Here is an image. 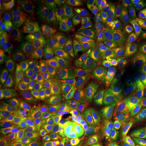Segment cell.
Masks as SVG:
<instances>
[{
	"label": "cell",
	"instance_id": "obj_16",
	"mask_svg": "<svg viewBox=\"0 0 146 146\" xmlns=\"http://www.w3.org/2000/svg\"><path fill=\"white\" fill-rule=\"evenodd\" d=\"M112 12L125 25H130L139 19L141 12L137 6L135 1L133 0H117L112 1Z\"/></svg>",
	"mask_w": 146,
	"mask_h": 146
},
{
	"label": "cell",
	"instance_id": "obj_10",
	"mask_svg": "<svg viewBox=\"0 0 146 146\" xmlns=\"http://www.w3.org/2000/svg\"><path fill=\"white\" fill-rule=\"evenodd\" d=\"M82 8L59 9L49 12V14L53 21L65 31L74 35H82L87 25V15Z\"/></svg>",
	"mask_w": 146,
	"mask_h": 146
},
{
	"label": "cell",
	"instance_id": "obj_3",
	"mask_svg": "<svg viewBox=\"0 0 146 146\" xmlns=\"http://www.w3.org/2000/svg\"><path fill=\"white\" fill-rule=\"evenodd\" d=\"M47 122L66 141H71L84 124L81 108L67 102L53 108L49 112Z\"/></svg>",
	"mask_w": 146,
	"mask_h": 146
},
{
	"label": "cell",
	"instance_id": "obj_13",
	"mask_svg": "<svg viewBox=\"0 0 146 146\" xmlns=\"http://www.w3.org/2000/svg\"><path fill=\"white\" fill-rule=\"evenodd\" d=\"M135 131L133 124L118 112L109 123V143L112 146H129L134 144Z\"/></svg>",
	"mask_w": 146,
	"mask_h": 146
},
{
	"label": "cell",
	"instance_id": "obj_21",
	"mask_svg": "<svg viewBox=\"0 0 146 146\" xmlns=\"http://www.w3.org/2000/svg\"><path fill=\"white\" fill-rule=\"evenodd\" d=\"M8 46L12 54H21L28 53L29 46L31 47L29 36L24 32L16 31L14 33L9 41Z\"/></svg>",
	"mask_w": 146,
	"mask_h": 146
},
{
	"label": "cell",
	"instance_id": "obj_9",
	"mask_svg": "<svg viewBox=\"0 0 146 146\" xmlns=\"http://www.w3.org/2000/svg\"><path fill=\"white\" fill-rule=\"evenodd\" d=\"M109 137L107 120L83 124L71 139L73 146H104Z\"/></svg>",
	"mask_w": 146,
	"mask_h": 146
},
{
	"label": "cell",
	"instance_id": "obj_8",
	"mask_svg": "<svg viewBox=\"0 0 146 146\" xmlns=\"http://www.w3.org/2000/svg\"><path fill=\"white\" fill-rule=\"evenodd\" d=\"M68 39L47 40L31 43V54L35 68L45 70L54 64L70 49Z\"/></svg>",
	"mask_w": 146,
	"mask_h": 146
},
{
	"label": "cell",
	"instance_id": "obj_7",
	"mask_svg": "<svg viewBox=\"0 0 146 146\" xmlns=\"http://www.w3.org/2000/svg\"><path fill=\"white\" fill-rule=\"evenodd\" d=\"M118 107L114 91L108 86L101 94L80 107L83 116L84 124L97 120H107L116 114Z\"/></svg>",
	"mask_w": 146,
	"mask_h": 146
},
{
	"label": "cell",
	"instance_id": "obj_28",
	"mask_svg": "<svg viewBox=\"0 0 146 146\" xmlns=\"http://www.w3.org/2000/svg\"><path fill=\"white\" fill-rule=\"evenodd\" d=\"M131 92L141 98L146 104V81L139 82L137 85L133 87Z\"/></svg>",
	"mask_w": 146,
	"mask_h": 146
},
{
	"label": "cell",
	"instance_id": "obj_5",
	"mask_svg": "<svg viewBox=\"0 0 146 146\" xmlns=\"http://www.w3.org/2000/svg\"><path fill=\"white\" fill-rule=\"evenodd\" d=\"M102 72L105 75L107 86L118 96L132 91L133 87L143 78L139 72L132 70L114 60L105 62L102 67Z\"/></svg>",
	"mask_w": 146,
	"mask_h": 146
},
{
	"label": "cell",
	"instance_id": "obj_2",
	"mask_svg": "<svg viewBox=\"0 0 146 146\" xmlns=\"http://www.w3.org/2000/svg\"><path fill=\"white\" fill-rule=\"evenodd\" d=\"M21 93L31 104L40 108L63 105L61 98L62 91L53 82L46 70L35 68L21 86Z\"/></svg>",
	"mask_w": 146,
	"mask_h": 146
},
{
	"label": "cell",
	"instance_id": "obj_35",
	"mask_svg": "<svg viewBox=\"0 0 146 146\" xmlns=\"http://www.w3.org/2000/svg\"><path fill=\"white\" fill-rule=\"evenodd\" d=\"M129 146H138V145H137V144H133V145H129Z\"/></svg>",
	"mask_w": 146,
	"mask_h": 146
},
{
	"label": "cell",
	"instance_id": "obj_29",
	"mask_svg": "<svg viewBox=\"0 0 146 146\" xmlns=\"http://www.w3.org/2000/svg\"><path fill=\"white\" fill-rule=\"evenodd\" d=\"M136 135L140 140L146 141V123L133 125Z\"/></svg>",
	"mask_w": 146,
	"mask_h": 146
},
{
	"label": "cell",
	"instance_id": "obj_26",
	"mask_svg": "<svg viewBox=\"0 0 146 146\" xmlns=\"http://www.w3.org/2000/svg\"><path fill=\"white\" fill-rule=\"evenodd\" d=\"M137 32L143 59L146 60V18L139 19L137 26Z\"/></svg>",
	"mask_w": 146,
	"mask_h": 146
},
{
	"label": "cell",
	"instance_id": "obj_25",
	"mask_svg": "<svg viewBox=\"0 0 146 146\" xmlns=\"http://www.w3.org/2000/svg\"><path fill=\"white\" fill-rule=\"evenodd\" d=\"M36 12V1L31 0V3L20 14L14 23V27H23L27 25L34 16Z\"/></svg>",
	"mask_w": 146,
	"mask_h": 146
},
{
	"label": "cell",
	"instance_id": "obj_17",
	"mask_svg": "<svg viewBox=\"0 0 146 146\" xmlns=\"http://www.w3.org/2000/svg\"><path fill=\"white\" fill-rule=\"evenodd\" d=\"M26 100L21 93L18 98V112L19 122V133L24 140H26L33 130L35 120L34 116L30 108L26 104Z\"/></svg>",
	"mask_w": 146,
	"mask_h": 146
},
{
	"label": "cell",
	"instance_id": "obj_32",
	"mask_svg": "<svg viewBox=\"0 0 146 146\" xmlns=\"http://www.w3.org/2000/svg\"><path fill=\"white\" fill-rule=\"evenodd\" d=\"M5 0H1L0 1V21H4V15H5V10H6L5 7Z\"/></svg>",
	"mask_w": 146,
	"mask_h": 146
},
{
	"label": "cell",
	"instance_id": "obj_19",
	"mask_svg": "<svg viewBox=\"0 0 146 146\" xmlns=\"http://www.w3.org/2000/svg\"><path fill=\"white\" fill-rule=\"evenodd\" d=\"M34 67L32 58L28 53L18 54L13 79L25 80L33 72Z\"/></svg>",
	"mask_w": 146,
	"mask_h": 146
},
{
	"label": "cell",
	"instance_id": "obj_27",
	"mask_svg": "<svg viewBox=\"0 0 146 146\" xmlns=\"http://www.w3.org/2000/svg\"><path fill=\"white\" fill-rule=\"evenodd\" d=\"M12 136L10 129L8 125L1 123L0 124V146H10Z\"/></svg>",
	"mask_w": 146,
	"mask_h": 146
},
{
	"label": "cell",
	"instance_id": "obj_24",
	"mask_svg": "<svg viewBox=\"0 0 146 146\" xmlns=\"http://www.w3.org/2000/svg\"><path fill=\"white\" fill-rule=\"evenodd\" d=\"M43 6L49 12L63 8H82V5L78 1L70 0H50L43 1Z\"/></svg>",
	"mask_w": 146,
	"mask_h": 146
},
{
	"label": "cell",
	"instance_id": "obj_31",
	"mask_svg": "<svg viewBox=\"0 0 146 146\" xmlns=\"http://www.w3.org/2000/svg\"><path fill=\"white\" fill-rule=\"evenodd\" d=\"M135 3L140 12L146 15V0H136Z\"/></svg>",
	"mask_w": 146,
	"mask_h": 146
},
{
	"label": "cell",
	"instance_id": "obj_6",
	"mask_svg": "<svg viewBox=\"0 0 146 146\" xmlns=\"http://www.w3.org/2000/svg\"><path fill=\"white\" fill-rule=\"evenodd\" d=\"M139 19L127 25L110 51L113 56L136 66H140L143 60L137 32V26Z\"/></svg>",
	"mask_w": 146,
	"mask_h": 146
},
{
	"label": "cell",
	"instance_id": "obj_33",
	"mask_svg": "<svg viewBox=\"0 0 146 146\" xmlns=\"http://www.w3.org/2000/svg\"><path fill=\"white\" fill-rule=\"evenodd\" d=\"M136 144L138 146H146V141L139 139L137 142Z\"/></svg>",
	"mask_w": 146,
	"mask_h": 146
},
{
	"label": "cell",
	"instance_id": "obj_30",
	"mask_svg": "<svg viewBox=\"0 0 146 146\" xmlns=\"http://www.w3.org/2000/svg\"><path fill=\"white\" fill-rule=\"evenodd\" d=\"M8 47L6 45H1V50H0V66H2L8 58Z\"/></svg>",
	"mask_w": 146,
	"mask_h": 146
},
{
	"label": "cell",
	"instance_id": "obj_15",
	"mask_svg": "<svg viewBox=\"0 0 146 146\" xmlns=\"http://www.w3.org/2000/svg\"><path fill=\"white\" fill-rule=\"evenodd\" d=\"M31 146H64V139L47 122H43L29 137Z\"/></svg>",
	"mask_w": 146,
	"mask_h": 146
},
{
	"label": "cell",
	"instance_id": "obj_22",
	"mask_svg": "<svg viewBox=\"0 0 146 146\" xmlns=\"http://www.w3.org/2000/svg\"><path fill=\"white\" fill-rule=\"evenodd\" d=\"M18 58V54L10 53L8 58L1 66L0 74V85H2L5 82L13 79V75L15 71L16 64Z\"/></svg>",
	"mask_w": 146,
	"mask_h": 146
},
{
	"label": "cell",
	"instance_id": "obj_18",
	"mask_svg": "<svg viewBox=\"0 0 146 146\" xmlns=\"http://www.w3.org/2000/svg\"><path fill=\"white\" fill-rule=\"evenodd\" d=\"M21 85L18 83L15 79H12L5 82L1 85L0 90V98H1V106H0V113L1 118L4 116L11 104L14 98L21 92Z\"/></svg>",
	"mask_w": 146,
	"mask_h": 146
},
{
	"label": "cell",
	"instance_id": "obj_14",
	"mask_svg": "<svg viewBox=\"0 0 146 146\" xmlns=\"http://www.w3.org/2000/svg\"><path fill=\"white\" fill-rule=\"evenodd\" d=\"M30 43L55 39H68V36L50 23L43 20H35L27 27Z\"/></svg>",
	"mask_w": 146,
	"mask_h": 146
},
{
	"label": "cell",
	"instance_id": "obj_23",
	"mask_svg": "<svg viewBox=\"0 0 146 146\" xmlns=\"http://www.w3.org/2000/svg\"><path fill=\"white\" fill-rule=\"evenodd\" d=\"M21 93V92H20ZM20 94L14 98L13 102L11 104L7 110L3 120L6 121L8 126L9 125L10 129L12 130H16L19 131V122H18V98Z\"/></svg>",
	"mask_w": 146,
	"mask_h": 146
},
{
	"label": "cell",
	"instance_id": "obj_20",
	"mask_svg": "<svg viewBox=\"0 0 146 146\" xmlns=\"http://www.w3.org/2000/svg\"><path fill=\"white\" fill-rule=\"evenodd\" d=\"M31 0H10L7 1L4 21L7 25L14 27L20 14L31 3Z\"/></svg>",
	"mask_w": 146,
	"mask_h": 146
},
{
	"label": "cell",
	"instance_id": "obj_34",
	"mask_svg": "<svg viewBox=\"0 0 146 146\" xmlns=\"http://www.w3.org/2000/svg\"><path fill=\"white\" fill-rule=\"evenodd\" d=\"M15 144H16L15 146H30L27 143H24V142H19V143H17Z\"/></svg>",
	"mask_w": 146,
	"mask_h": 146
},
{
	"label": "cell",
	"instance_id": "obj_11",
	"mask_svg": "<svg viewBox=\"0 0 146 146\" xmlns=\"http://www.w3.org/2000/svg\"><path fill=\"white\" fill-rule=\"evenodd\" d=\"M118 112L133 125L146 123V104L131 91L118 96Z\"/></svg>",
	"mask_w": 146,
	"mask_h": 146
},
{
	"label": "cell",
	"instance_id": "obj_4",
	"mask_svg": "<svg viewBox=\"0 0 146 146\" xmlns=\"http://www.w3.org/2000/svg\"><path fill=\"white\" fill-rule=\"evenodd\" d=\"M125 24L112 13L96 16L91 23V33L102 50L112 48L124 31Z\"/></svg>",
	"mask_w": 146,
	"mask_h": 146
},
{
	"label": "cell",
	"instance_id": "obj_12",
	"mask_svg": "<svg viewBox=\"0 0 146 146\" xmlns=\"http://www.w3.org/2000/svg\"><path fill=\"white\" fill-rule=\"evenodd\" d=\"M106 87L103 78L70 86L66 89L64 98L71 104L78 107L98 96Z\"/></svg>",
	"mask_w": 146,
	"mask_h": 146
},
{
	"label": "cell",
	"instance_id": "obj_1",
	"mask_svg": "<svg viewBox=\"0 0 146 146\" xmlns=\"http://www.w3.org/2000/svg\"><path fill=\"white\" fill-rule=\"evenodd\" d=\"M51 77L54 81L73 85L103 78L94 55L71 50L62 56Z\"/></svg>",
	"mask_w": 146,
	"mask_h": 146
}]
</instances>
